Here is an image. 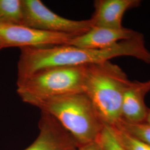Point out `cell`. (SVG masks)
Returning <instances> with one entry per match:
<instances>
[{
    "instance_id": "obj_14",
    "label": "cell",
    "mask_w": 150,
    "mask_h": 150,
    "mask_svg": "<svg viewBox=\"0 0 150 150\" xmlns=\"http://www.w3.org/2000/svg\"><path fill=\"white\" fill-rule=\"evenodd\" d=\"M116 137L125 150H150V146L142 141L113 126Z\"/></svg>"
},
{
    "instance_id": "obj_12",
    "label": "cell",
    "mask_w": 150,
    "mask_h": 150,
    "mask_svg": "<svg viewBox=\"0 0 150 150\" xmlns=\"http://www.w3.org/2000/svg\"><path fill=\"white\" fill-rule=\"evenodd\" d=\"M150 146V125L145 123H129L121 119L114 126Z\"/></svg>"
},
{
    "instance_id": "obj_11",
    "label": "cell",
    "mask_w": 150,
    "mask_h": 150,
    "mask_svg": "<svg viewBox=\"0 0 150 150\" xmlns=\"http://www.w3.org/2000/svg\"><path fill=\"white\" fill-rule=\"evenodd\" d=\"M23 20L22 0H0V23L22 25Z\"/></svg>"
},
{
    "instance_id": "obj_2",
    "label": "cell",
    "mask_w": 150,
    "mask_h": 150,
    "mask_svg": "<svg viewBox=\"0 0 150 150\" xmlns=\"http://www.w3.org/2000/svg\"><path fill=\"white\" fill-rule=\"evenodd\" d=\"M20 50L17 80L48 68L102 63L117 57L127 56L129 54L128 45L123 41L103 49H86L62 45L23 47Z\"/></svg>"
},
{
    "instance_id": "obj_17",
    "label": "cell",
    "mask_w": 150,
    "mask_h": 150,
    "mask_svg": "<svg viewBox=\"0 0 150 150\" xmlns=\"http://www.w3.org/2000/svg\"><path fill=\"white\" fill-rule=\"evenodd\" d=\"M2 46H1V43H0V50H2Z\"/></svg>"
},
{
    "instance_id": "obj_10",
    "label": "cell",
    "mask_w": 150,
    "mask_h": 150,
    "mask_svg": "<svg viewBox=\"0 0 150 150\" xmlns=\"http://www.w3.org/2000/svg\"><path fill=\"white\" fill-rule=\"evenodd\" d=\"M139 0H97L91 19L94 26L113 29L123 28L122 21L125 12L139 7Z\"/></svg>"
},
{
    "instance_id": "obj_15",
    "label": "cell",
    "mask_w": 150,
    "mask_h": 150,
    "mask_svg": "<svg viewBox=\"0 0 150 150\" xmlns=\"http://www.w3.org/2000/svg\"><path fill=\"white\" fill-rule=\"evenodd\" d=\"M78 150H102L100 146L97 141L82 145L79 147Z\"/></svg>"
},
{
    "instance_id": "obj_4",
    "label": "cell",
    "mask_w": 150,
    "mask_h": 150,
    "mask_svg": "<svg viewBox=\"0 0 150 150\" xmlns=\"http://www.w3.org/2000/svg\"><path fill=\"white\" fill-rule=\"evenodd\" d=\"M86 65L40 70L17 81L20 97L47 98L83 92Z\"/></svg>"
},
{
    "instance_id": "obj_9",
    "label": "cell",
    "mask_w": 150,
    "mask_h": 150,
    "mask_svg": "<svg viewBox=\"0 0 150 150\" xmlns=\"http://www.w3.org/2000/svg\"><path fill=\"white\" fill-rule=\"evenodd\" d=\"M150 91V80L131 81L123 94L121 116L129 123H144L149 111L145 98Z\"/></svg>"
},
{
    "instance_id": "obj_7",
    "label": "cell",
    "mask_w": 150,
    "mask_h": 150,
    "mask_svg": "<svg viewBox=\"0 0 150 150\" xmlns=\"http://www.w3.org/2000/svg\"><path fill=\"white\" fill-rule=\"evenodd\" d=\"M39 134L24 150H78L79 146L56 119L41 112L38 123Z\"/></svg>"
},
{
    "instance_id": "obj_1",
    "label": "cell",
    "mask_w": 150,
    "mask_h": 150,
    "mask_svg": "<svg viewBox=\"0 0 150 150\" xmlns=\"http://www.w3.org/2000/svg\"><path fill=\"white\" fill-rule=\"evenodd\" d=\"M21 99L51 115L79 146L96 141L103 129L104 123L84 92Z\"/></svg>"
},
{
    "instance_id": "obj_6",
    "label": "cell",
    "mask_w": 150,
    "mask_h": 150,
    "mask_svg": "<svg viewBox=\"0 0 150 150\" xmlns=\"http://www.w3.org/2000/svg\"><path fill=\"white\" fill-rule=\"evenodd\" d=\"M75 36L47 32L22 25L0 23V43L6 47H41L66 45Z\"/></svg>"
},
{
    "instance_id": "obj_16",
    "label": "cell",
    "mask_w": 150,
    "mask_h": 150,
    "mask_svg": "<svg viewBox=\"0 0 150 150\" xmlns=\"http://www.w3.org/2000/svg\"><path fill=\"white\" fill-rule=\"evenodd\" d=\"M145 123H147L150 125V109H149L148 112H147V115L146 116V121H145Z\"/></svg>"
},
{
    "instance_id": "obj_3",
    "label": "cell",
    "mask_w": 150,
    "mask_h": 150,
    "mask_svg": "<svg viewBox=\"0 0 150 150\" xmlns=\"http://www.w3.org/2000/svg\"><path fill=\"white\" fill-rule=\"evenodd\" d=\"M130 82L122 69L110 61L86 64L83 92L103 123L114 126L122 119L123 94Z\"/></svg>"
},
{
    "instance_id": "obj_5",
    "label": "cell",
    "mask_w": 150,
    "mask_h": 150,
    "mask_svg": "<svg viewBox=\"0 0 150 150\" xmlns=\"http://www.w3.org/2000/svg\"><path fill=\"white\" fill-rule=\"evenodd\" d=\"M23 20L22 25L39 30L78 36L87 32L94 26L90 18L72 20L59 16L40 0H22Z\"/></svg>"
},
{
    "instance_id": "obj_13",
    "label": "cell",
    "mask_w": 150,
    "mask_h": 150,
    "mask_svg": "<svg viewBox=\"0 0 150 150\" xmlns=\"http://www.w3.org/2000/svg\"><path fill=\"white\" fill-rule=\"evenodd\" d=\"M96 141L102 150H125L117 139L113 126L105 123Z\"/></svg>"
},
{
    "instance_id": "obj_8",
    "label": "cell",
    "mask_w": 150,
    "mask_h": 150,
    "mask_svg": "<svg viewBox=\"0 0 150 150\" xmlns=\"http://www.w3.org/2000/svg\"><path fill=\"white\" fill-rule=\"evenodd\" d=\"M139 33L125 27L113 29L93 26L83 35L71 38L66 45L86 49H103L121 41L134 38Z\"/></svg>"
}]
</instances>
